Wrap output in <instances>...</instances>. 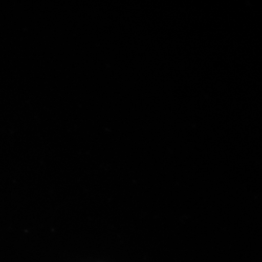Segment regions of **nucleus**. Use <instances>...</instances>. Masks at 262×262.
<instances>
[]
</instances>
